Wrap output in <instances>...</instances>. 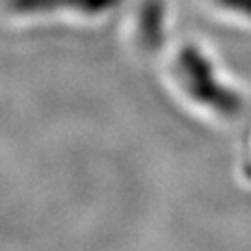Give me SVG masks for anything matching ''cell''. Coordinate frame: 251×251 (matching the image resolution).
Masks as SVG:
<instances>
[{"instance_id":"1","label":"cell","mask_w":251,"mask_h":251,"mask_svg":"<svg viewBox=\"0 0 251 251\" xmlns=\"http://www.w3.org/2000/svg\"><path fill=\"white\" fill-rule=\"evenodd\" d=\"M177 69L180 71V80L196 100L214 108L216 112H236L240 108V97L220 82L210 60H206L196 47L180 52Z\"/></svg>"}]
</instances>
